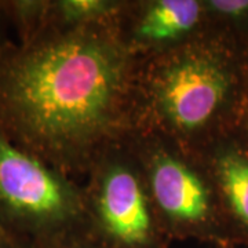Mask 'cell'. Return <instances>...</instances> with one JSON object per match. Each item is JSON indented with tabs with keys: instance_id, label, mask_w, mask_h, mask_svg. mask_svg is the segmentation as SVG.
Wrapping results in <instances>:
<instances>
[{
	"instance_id": "1",
	"label": "cell",
	"mask_w": 248,
	"mask_h": 248,
	"mask_svg": "<svg viewBox=\"0 0 248 248\" xmlns=\"http://www.w3.org/2000/svg\"><path fill=\"white\" fill-rule=\"evenodd\" d=\"M128 53L105 31L48 25L0 51V130L46 163L65 167L120 122Z\"/></svg>"
},
{
	"instance_id": "2",
	"label": "cell",
	"mask_w": 248,
	"mask_h": 248,
	"mask_svg": "<svg viewBox=\"0 0 248 248\" xmlns=\"http://www.w3.org/2000/svg\"><path fill=\"white\" fill-rule=\"evenodd\" d=\"M149 98L155 113L172 133H219L246 115L248 65L225 36L197 40L155 66Z\"/></svg>"
},
{
	"instance_id": "3",
	"label": "cell",
	"mask_w": 248,
	"mask_h": 248,
	"mask_svg": "<svg viewBox=\"0 0 248 248\" xmlns=\"http://www.w3.org/2000/svg\"><path fill=\"white\" fill-rule=\"evenodd\" d=\"M79 213L73 186L0 130V226L10 233L46 234L68 225Z\"/></svg>"
},
{
	"instance_id": "4",
	"label": "cell",
	"mask_w": 248,
	"mask_h": 248,
	"mask_svg": "<svg viewBox=\"0 0 248 248\" xmlns=\"http://www.w3.org/2000/svg\"><path fill=\"white\" fill-rule=\"evenodd\" d=\"M148 174L155 203L170 221L196 229L215 226L221 203L211 178L166 151L152 156Z\"/></svg>"
},
{
	"instance_id": "5",
	"label": "cell",
	"mask_w": 248,
	"mask_h": 248,
	"mask_svg": "<svg viewBox=\"0 0 248 248\" xmlns=\"http://www.w3.org/2000/svg\"><path fill=\"white\" fill-rule=\"evenodd\" d=\"M138 175L125 164L109 166L98 184L95 210L104 231L117 243L141 247L149 243L153 218Z\"/></svg>"
},
{
	"instance_id": "6",
	"label": "cell",
	"mask_w": 248,
	"mask_h": 248,
	"mask_svg": "<svg viewBox=\"0 0 248 248\" xmlns=\"http://www.w3.org/2000/svg\"><path fill=\"white\" fill-rule=\"evenodd\" d=\"M210 170L221 208L240 234L248 239V146L236 141L218 143Z\"/></svg>"
},
{
	"instance_id": "7",
	"label": "cell",
	"mask_w": 248,
	"mask_h": 248,
	"mask_svg": "<svg viewBox=\"0 0 248 248\" xmlns=\"http://www.w3.org/2000/svg\"><path fill=\"white\" fill-rule=\"evenodd\" d=\"M205 16L203 1L155 0L146 4L135 25V37L145 45H164L189 35Z\"/></svg>"
},
{
	"instance_id": "8",
	"label": "cell",
	"mask_w": 248,
	"mask_h": 248,
	"mask_svg": "<svg viewBox=\"0 0 248 248\" xmlns=\"http://www.w3.org/2000/svg\"><path fill=\"white\" fill-rule=\"evenodd\" d=\"M119 7V3L108 0H60L51 1L50 21L60 27H84L91 25L110 16Z\"/></svg>"
},
{
	"instance_id": "9",
	"label": "cell",
	"mask_w": 248,
	"mask_h": 248,
	"mask_svg": "<svg viewBox=\"0 0 248 248\" xmlns=\"http://www.w3.org/2000/svg\"><path fill=\"white\" fill-rule=\"evenodd\" d=\"M203 6L205 16L232 28H248V0H208Z\"/></svg>"
},
{
	"instance_id": "10",
	"label": "cell",
	"mask_w": 248,
	"mask_h": 248,
	"mask_svg": "<svg viewBox=\"0 0 248 248\" xmlns=\"http://www.w3.org/2000/svg\"><path fill=\"white\" fill-rule=\"evenodd\" d=\"M0 248H21L18 243L11 237V233L0 228Z\"/></svg>"
},
{
	"instance_id": "11",
	"label": "cell",
	"mask_w": 248,
	"mask_h": 248,
	"mask_svg": "<svg viewBox=\"0 0 248 248\" xmlns=\"http://www.w3.org/2000/svg\"><path fill=\"white\" fill-rule=\"evenodd\" d=\"M7 16H6V13H4V10L1 7V4H0V51L4 48V47H7V42H6V39H4V27H6V22H7Z\"/></svg>"
},
{
	"instance_id": "12",
	"label": "cell",
	"mask_w": 248,
	"mask_h": 248,
	"mask_svg": "<svg viewBox=\"0 0 248 248\" xmlns=\"http://www.w3.org/2000/svg\"><path fill=\"white\" fill-rule=\"evenodd\" d=\"M246 127H247V131H248V122H247V123H246Z\"/></svg>"
},
{
	"instance_id": "13",
	"label": "cell",
	"mask_w": 248,
	"mask_h": 248,
	"mask_svg": "<svg viewBox=\"0 0 248 248\" xmlns=\"http://www.w3.org/2000/svg\"><path fill=\"white\" fill-rule=\"evenodd\" d=\"M0 228H1V226H0Z\"/></svg>"
}]
</instances>
